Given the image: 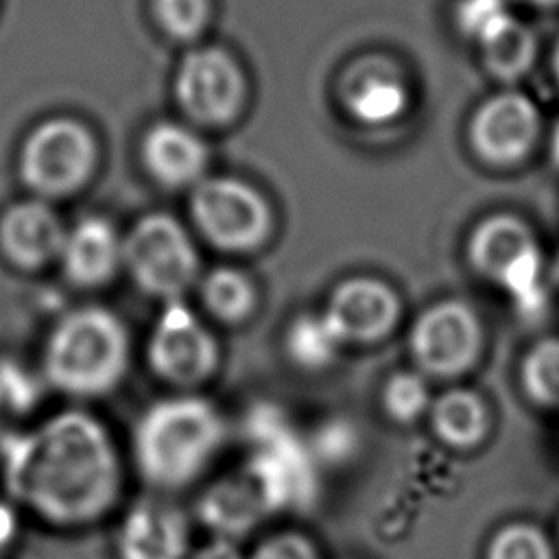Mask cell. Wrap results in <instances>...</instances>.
Segmentation results:
<instances>
[{
    "mask_svg": "<svg viewBox=\"0 0 559 559\" xmlns=\"http://www.w3.org/2000/svg\"><path fill=\"white\" fill-rule=\"evenodd\" d=\"M9 496L44 522L79 528L107 515L122 491V461L105 424L87 411H61L0 443Z\"/></svg>",
    "mask_w": 559,
    "mask_h": 559,
    "instance_id": "obj_1",
    "label": "cell"
},
{
    "mask_svg": "<svg viewBox=\"0 0 559 559\" xmlns=\"http://www.w3.org/2000/svg\"><path fill=\"white\" fill-rule=\"evenodd\" d=\"M225 435V419L210 400L192 393L168 395L153 402L135 421L133 463L151 487L183 489L212 465Z\"/></svg>",
    "mask_w": 559,
    "mask_h": 559,
    "instance_id": "obj_2",
    "label": "cell"
},
{
    "mask_svg": "<svg viewBox=\"0 0 559 559\" xmlns=\"http://www.w3.org/2000/svg\"><path fill=\"white\" fill-rule=\"evenodd\" d=\"M129 354L131 341L122 319L103 306H81L48 332L41 380L72 397H103L127 376Z\"/></svg>",
    "mask_w": 559,
    "mask_h": 559,
    "instance_id": "obj_3",
    "label": "cell"
},
{
    "mask_svg": "<svg viewBox=\"0 0 559 559\" xmlns=\"http://www.w3.org/2000/svg\"><path fill=\"white\" fill-rule=\"evenodd\" d=\"M122 266L142 293L168 304L197 282L199 255L177 218L146 214L124 236Z\"/></svg>",
    "mask_w": 559,
    "mask_h": 559,
    "instance_id": "obj_4",
    "label": "cell"
},
{
    "mask_svg": "<svg viewBox=\"0 0 559 559\" xmlns=\"http://www.w3.org/2000/svg\"><path fill=\"white\" fill-rule=\"evenodd\" d=\"M251 443L247 478L269 511L297 507L314 487L312 452L271 411H255L247 421Z\"/></svg>",
    "mask_w": 559,
    "mask_h": 559,
    "instance_id": "obj_5",
    "label": "cell"
},
{
    "mask_svg": "<svg viewBox=\"0 0 559 559\" xmlns=\"http://www.w3.org/2000/svg\"><path fill=\"white\" fill-rule=\"evenodd\" d=\"M190 212L199 234L221 251H255L271 234L269 203L240 179L214 177L199 181L190 199Z\"/></svg>",
    "mask_w": 559,
    "mask_h": 559,
    "instance_id": "obj_6",
    "label": "cell"
},
{
    "mask_svg": "<svg viewBox=\"0 0 559 559\" xmlns=\"http://www.w3.org/2000/svg\"><path fill=\"white\" fill-rule=\"evenodd\" d=\"M483 349V325L472 306L441 299L421 310L408 330V352L426 378H456L469 371Z\"/></svg>",
    "mask_w": 559,
    "mask_h": 559,
    "instance_id": "obj_7",
    "label": "cell"
},
{
    "mask_svg": "<svg viewBox=\"0 0 559 559\" xmlns=\"http://www.w3.org/2000/svg\"><path fill=\"white\" fill-rule=\"evenodd\" d=\"M146 362L159 380L177 389H192L214 376L218 343L183 299L168 301L148 332Z\"/></svg>",
    "mask_w": 559,
    "mask_h": 559,
    "instance_id": "obj_8",
    "label": "cell"
},
{
    "mask_svg": "<svg viewBox=\"0 0 559 559\" xmlns=\"http://www.w3.org/2000/svg\"><path fill=\"white\" fill-rule=\"evenodd\" d=\"M96 146L90 131L74 120L39 124L24 142L20 170L26 186L46 197L76 190L92 173Z\"/></svg>",
    "mask_w": 559,
    "mask_h": 559,
    "instance_id": "obj_9",
    "label": "cell"
},
{
    "mask_svg": "<svg viewBox=\"0 0 559 559\" xmlns=\"http://www.w3.org/2000/svg\"><path fill=\"white\" fill-rule=\"evenodd\" d=\"M467 260L480 277L513 293L537 284L542 271V251L533 231L511 214L487 216L472 229Z\"/></svg>",
    "mask_w": 559,
    "mask_h": 559,
    "instance_id": "obj_10",
    "label": "cell"
},
{
    "mask_svg": "<svg viewBox=\"0 0 559 559\" xmlns=\"http://www.w3.org/2000/svg\"><path fill=\"white\" fill-rule=\"evenodd\" d=\"M175 96L181 109L201 124H223L236 116L245 98V79L221 48L190 50L175 76Z\"/></svg>",
    "mask_w": 559,
    "mask_h": 559,
    "instance_id": "obj_11",
    "label": "cell"
},
{
    "mask_svg": "<svg viewBox=\"0 0 559 559\" xmlns=\"http://www.w3.org/2000/svg\"><path fill=\"white\" fill-rule=\"evenodd\" d=\"M321 314L343 345H373L397 328L402 301L386 282L358 275L330 290Z\"/></svg>",
    "mask_w": 559,
    "mask_h": 559,
    "instance_id": "obj_12",
    "label": "cell"
},
{
    "mask_svg": "<svg viewBox=\"0 0 559 559\" xmlns=\"http://www.w3.org/2000/svg\"><path fill=\"white\" fill-rule=\"evenodd\" d=\"M539 131V111L531 98L504 92L485 100L474 114L469 138L474 151L491 164L522 159Z\"/></svg>",
    "mask_w": 559,
    "mask_h": 559,
    "instance_id": "obj_13",
    "label": "cell"
},
{
    "mask_svg": "<svg viewBox=\"0 0 559 559\" xmlns=\"http://www.w3.org/2000/svg\"><path fill=\"white\" fill-rule=\"evenodd\" d=\"M116 552L118 559H188V515L164 498L138 500L120 522Z\"/></svg>",
    "mask_w": 559,
    "mask_h": 559,
    "instance_id": "obj_14",
    "label": "cell"
},
{
    "mask_svg": "<svg viewBox=\"0 0 559 559\" xmlns=\"http://www.w3.org/2000/svg\"><path fill=\"white\" fill-rule=\"evenodd\" d=\"M66 229L44 201L13 203L0 216V253L17 269L35 271L59 260Z\"/></svg>",
    "mask_w": 559,
    "mask_h": 559,
    "instance_id": "obj_15",
    "label": "cell"
},
{
    "mask_svg": "<svg viewBox=\"0 0 559 559\" xmlns=\"http://www.w3.org/2000/svg\"><path fill=\"white\" fill-rule=\"evenodd\" d=\"M124 260V238L103 216H85L66 229L59 264L76 288H98L114 280Z\"/></svg>",
    "mask_w": 559,
    "mask_h": 559,
    "instance_id": "obj_16",
    "label": "cell"
},
{
    "mask_svg": "<svg viewBox=\"0 0 559 559\" xmlns=\"http://www.w3.org/2000/svg\"><path fill=\"white\" fill-rule=\"evenodd\" d=\"M345 109L362 124H389L402 116L408 92L402 76L380 57L358 61L343 79Z\"/></svg>",
    "mask_w": 559,
    "mask_h": 559,
    "instance_id": "obj_17",
    "label": "cell"
},
{
    "mask_svg": "<svg viewBox=\"0 0 559 559\" xmlns=\"http://www.w3.org/2000/svg\"><path fill=\"white\" fill-rule=\"evenodd\" d=\"M142 159L146 170L159 183L181 188L201 181L207 166V148L203 140L188 127L157 122L144 135Z\"/></svg>",
    "mask_w": 559,
    "mask_h": 559,
    "instance_id": "obj_18",
    "label": "cell"
},
{
    "mask_svg": "<svg viewBox=\"0 0 559 559\" xmlns=\"http://www.w3.org/2000/svg\"><path fill=\"white\" fill-rule=\"evenodd\" d=\"M266 511L262 496L247 476L216 480L197 502V515L214 537L234 542L249 533Z\"/></svg>",
    "mask_w": 559,
    "mask_h": 559,
    "instance_id": "obj_19",
    "label": "cell"
},
{
    "mask_svg": "<svg viewBox=\"0 0 559 559\" xmlns=\"http://www.w3.org/2000/svg\"><path fill=\"white\" fill-rule=\"evenodd\" d=\"M428 421L435 437L454 450L480 445L491 430V411L472 389H448L432 397Z\"/></svg>",
    "mask_w": 559,
    "mask_h": 559,
    "instance_id": "obj_20",
    "label": "cell"
},
{
    "mask_svg": "<svg viewBox=\"0 0 559 559\" xmlns=\"http://www.w3.org/2000/svg\"><path fill=\"white\" fill-rule=\"evenodd\" d=\"M199 297L212 319L229 325L247 321L258 306L253 282L242 271L231 266L210 271L199 282Z\"/></svg>",
    "mask_w": 559,
    "mask_h": 559,
    "instance_id": "obj_21",
    "label": "cell"
},
{
    "mask_svg": "<svg viewBox=\"0 0 559 559\" xmlns=\"http://www.w3.org/2000/svg\"><path fill=\"white\" fill-rule=\"evenodd\" d=\"M284 345L290 360L304 369L328 367L345 347L321 310L297 317L286 330Z\"/></svg>",
    "mask_w": 559,
    "mask_h": 559,
    "instance_id": "obj_22",
    "label": "cell"
},
{
    "mask_svg": "<svg viewBox=\"0 0 559 559\" xmlns=\"http://www.w3.org/2000/svg\"><path fill=\"white\" fill-rule=\"evenodd\" d=\"M520 380L535 404L559 408V338H544L526 352Z\"/></svg>",
    "mask_w": 559,
    "mask_h": 559,
    "instance_id": "obj_23",
    "label": "cell"
},
{
    "mask_svg": "<svg viewBox=\"0 0 559 559\" xmlns=\"http://www.w3.org/2000/svg\"><path fill=\"white\" fill-rule=\"evenodd\" d=\"M480 46L487 68L500 79H515L524 74L535 55V39L531 31L515 20Z\"/></svg>",
    "mask_w": 559,
    "mask_h": 559,
    "instance_id": "obj_24",
    "label": "cell"
},
{
    "mask_svg": "<svg viewBox=\"0 0 559 559\" xmlns=\"http://www.w3.org/2000/svg\"><path fill=\"white\" fill-rule=\"evenodd\" d=\"M382 408L397 424H413L428 415L432 395L426 376L415 371H395L382 386Z\"/></svg>",
    "mask_w": 559,
    "mask_h": 559,
    "instance_id": "obj_25",
    "label": "cell"
},
{
    "mask_svg": "<svg viewBox=\"0 0 559 559\" xmlns=\"http://www.w3.org/2000/svg\"><path fill=\"white\" fill-rule=\"evenodd\" d=\"M485 559H555V548L539 526L509 522L489 537Z\"/></svg>",
    "mask_w": 559,
    "mask_h": 559,
    "instance_id": "obj_26",
    "label": "cell"
},
{
    "mask_svg": "<svg viewBox=\"0 0 559 559\" xmlns=\"http://www.w3.org/2000/svg\"><path fill=\"white\" fill-rule=\"evenodd\" d=\"M41 400V380L13 358H0V415H24Z\"/></svg>",
    "mask_w": 559,
    "mask_h": 559,
    "instance_id": "obj_27",
    "label": "cell"
},
{
    "mask_svg": "<svg viewBox=\"0 0 559 559\" xmlns=\"http://www.w3.org/2000/svg\"><path fill=\"white\" fill-rule=\"evenodd\" d=\"M157 24L173 39H192L207 24V0H153Z\"/></svg>",
    "mask_w": 559,
    "mask_h": 559,
    "instance_id": "obj_28",
    "label": "cell"
},
{
    "mask_svg": "<svg viewBox=\"0 0 559 559\" xmlns=\"http://www.w3.org/2000/svg\"><path fill=\"white\" fill-rule=\"evenodd\" d=\"M459 26L480 44L502 31L513 17L504 0H461L459 2Z\"/></svg>",
    "mask_w": 559,
    "mask_h": 559,
    "instance_id": "obj_29",
    "label": "cell"
},
{
    "mask_svg": "<svg viewBox=\"0 0 559 559\" xmlns=\"http://www.w3.org/2000/svg\"><path fill=\"white\" fill-rule=\"evenodd\" d=\"M247 559H321L317 546L299 533H275L262 539Z\"/></svg>",
    "mask_w": 559,
    "mask_h": 559,
    "instance_id": "obj_30",
    "label": "cell"
},
{
    "mask_svg": "<svg viewBox=\"0 0 559 559\" xmlns=\"http://www.w3.org/2000/svg\"><path fill=\"white\" fill-rule=\"evenodd\" d=\"M188 559H245V557L234 539L212 537L210 542L194 548Z\"/></svg>",
    "mask_w": 559,
    "mask_h": 559,
    "instance_id": "obj_31",
    "label": "cell"
},
{
    "mask_svg": "<svg viewBox=\"0 0 559 559\" xmlns=\"http://www.w3.org/2000/svg\"><path fill=\"white\" fill-rule=\"evenodd\" d=\"M20 533V522H17V513L15 509L0 500V559L11 550V546L15 544Z\"/></svg>",
    "mask_w": 559,
    "mask_h": 559,
    "instance_id": "obj_32",
    "label": "cell"
},
{
    "mask_svg": "<svg viewBox=\"0 0 559 559\" xmlns=\"http://www.w3.org/2000/svg\"><path fill=\"white\" fill-rule=\"evenodd\" d=\"M550 153H552L555 164L559 166V120H557V124L552 129V135H550Z\"/></svg>",
    "mask_w": 559,
    "mask_h": 559,
    "instance_id": "obj_33",
    "label": "cell"
},
{
    "mask_svg": "<svg viewBox=\"0 0 559 559\" xmlns=\"http://www.w3.org/2000/svg\"><path fill=\"white\" fill-rule=\"evenodd\" d=\"M552 66H555V76H557V81H559V41H557V46H555V57H552Z\"/></svg>",
    "mask_w": 559,
    "mask_h": 559,
    "instance_id": "obj_34",
    "label": "cell"
},
{
    "mask_svg": "<svg viewBox=\"0 0 559 559\" xmlns=\"http://www.w3.org/2000/svg\"><path fill=\"white\" fill-rule=\"evenodd\" d=\"M526 2H531V4H555L559 0H526Z\"/></svg>",
    "mask_w": 559,
    "mask_h": 559,
    "instance_id": "obj_35",
    "label": "cell"
},
{
    "mask_svg": "<svg viewBox=\"0 0 559 559\" xmlns=\"http://www.w3.org/2000/svg\"><path fill=\"white\" fill-rule=\"evenodd\" d=\"M557 528H559V526H557ZM557 533H559V531H557Z\"/></svg>",
    "mask_w": 559,
    "mask_h": 559,
    "instance_id": "obj_36",
    "label": "cell"
}]
</instances>
